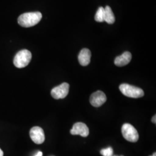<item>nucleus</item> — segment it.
Listing matches in <instances>:
<instances>
[{
	"mask_svg": "<svg viewBox=\"0 0 156 156\" xmlns=\"http://www.w3.org/2000/svg\"><path fill=\"white\" fill-rule=\"evenodd\" d=\"M30 136L31 139L36 144H42L45 141L44 131L42 128L38 126L34 127L30 129Z\"/></svg>",
	"mask_w": 156,
	"mask_h": 156,
	"instance_id": "nucleus-6",
	"label": "nucleus"
},
{
	"mask_svg": "<svg viewBox=\"0 0 156 156\" xmlns=\"http://www.w3.org/2000/svg\"><path fill=\"white\" fill-rule=\"evenodd\" d=\"M69 90V84L67 83H62L51 90V95L56 100L63 99L68 94Z\"/></svg>",
	"mask_w": 156,
	"mask_h": 156,
	"instance_id": "nucleus-5",
	"label": "nucleus"
},
{
	"mask_svg": "<svg viewBox=\"0 0 156 156\" xmlns=\"http://www.w3.org/2000/svg\"><path fill=\"white\" fill-rule=\"evenodd\" d=\"M112 156H117V155H112Z\"/></svg>",
	"mask_w": 156,
	"mask_h": 156,
	"instance_id": "nucleus-18",
	"label": "nucleus"
},
{
	"mask_svg": "<svg viewBox=\"0 0 156 156\" xmlns=\"http://www.w3.org/2000/svg\"><path fill=\"white\" fill-rule=\"evenodd\" d=\"M106 100L105 94L103 91L98 90L91 95L90 102L92 106L100 107L106 102Z\"/></svg>",
	"mask_w": 156,
	"mask_h": 156,
	"instance_id": "nucleus-7",
	"label": "nucleus"
},
{
	"mask_svg": "<svg viewBox=\"0 0 156 156\" xmlns=\"http://www.w3.org/2000/svg\"><path fill=\"white\" fill-rule=\"evenodd\" d=\"M70 133L73 135H79L83 137H87L89 135V129L86 124L78 122L73 124Z\"/></svg>",
	"mask_w": 156,
	"mask_h": 156,
	"instance_id": "nucleus-8",
	"label": "nucleus"
},
{
	"mask_svg": "<svg viewBox=\"0 0 156 156\" xmlns=\"http://www.w3.org/2000/svg\"><path fill=\"white\" fill-rule=\"evenodd\" d=\"M42 155H43V153L42 151H38V153L35 156H42Z\"/></svg>",
	"mask_w": 156,
	"mask_h": 156,
	"instance_id": "nucleus-15",
	"label": "nucleus"
},
{
	"mask_svg": "<svg viewBox=\"0 0 156 156\" xmlns=\"http://www.w3.org/2000/svg\"><path fill=\"white\" fill-rule=\"evenodd\" d=\"M156 115H154L153 117H152V119H151V121H152V122L153 123H154V124H156Z\"/></svg>",
	"mask_w": 156,
	"mask_h": 156,
	"instance_id": "nucleus-14",
	"label": "nucleus"
},
{
	"mask_svg": "<svg viewBox=\"0 0 156 156\" xmlns=\"http://www.w3.org/2000/svg\"><path fill=\"white\" fill-rule=\"evenodd\" d=\"M119 89L123 95L130 98H138L144 95V91L142 89L128 84H122Z\"/></svg>",
	"mask_w": 156,
	"mask_h": 156,
	"instance_id": "nucleus-3",
	"label": "nucleus"
},
{
	"mask_svg": "<svg viewBox=\"0 0 156 156\" xmlns=\"http://www.w3.org/2000/svg\"><path fill=\"white\" fill-rule=\"evenodd\" d=\"M101 154L103 156H112L113 155V151L111 147L103 149L100 151Z\"/></svg>",
	"mask_w": 156,
	"mask_h": 156,
	"instance_id": "nucleus-13",
	"label": "nucleus"
},
{
	"mask_svg": "<svg viewBox=\"0 0 156 156\" xmlns=\"http://www.w3.org/2000/svg\"><path fill=\"white\" fill-rule=\"evenodd\" d=\"M91 51L87 48H84L80 51L79 56L78 60L80 64L82 66H87L90 62L91 59Z\"/></svg>",
	"mask_w": 156,
	"mask_h": 156,
	"instance_id": "nucleus-10",
	"label": "nucleus"
},
{
	"mask_svg": "<svg viewBox=\"0 0 156 156\" xmlns=\"http://www.w3.org/2000/svg\"><path fill=\"white\" fill-rule=\"evenodd\" d=\"M104 22L110 24L115 22V17L109 6H106L104 8Z\"/></svg>",
	"mask_w": 156,
	"mask_h": 156,
	"instance_id": "nucleus-11",
	"label": "nucleus"
},
{
	"mask_svg": "<svg viewBox=\"0 0 156 156\" xmlns=\"http://www.w3.org/2000/svg\"><path fill=\"white\" fill-rule=\"evenodd\" d=\"M4 156V153H3V151H2L0 149V156Z\"/></svg>",
	"mask_w": 156,
	"mask_h": 156,
	"instance_id": "nucleus-16",
	"label": "nucleus"
},
{
	"mask_svg": "<svg viewBox=\"0 0 156 156\" xmlns=\"http://www.w3.org/2000/svg\"><path fill=\"white\" fill-rule=\"evenodd\" d=\"M42 15L39 12L24 13L18 17V23L23 27H31L41 21Z\"/></svg>",
	"mask_w": 156,
	"mask_h": 156,
	"instance_id": "nucleus-1",
	"label": "nucleus"
},
{
	"mask_svg": "<svg viewBox=\"0 0 156 156\" xmlns=\"http://www.w3.org/2000/svg\"><path fill=\"white\" fill-rule=\"evenodd\" d=\"M31 58V53L29 50L23 49L17 53L13 59V64L17 68H22L28 66Z\"/></svg>",
	"mask_w": 156,
	"mask_h": 156,
	"instance_id": "nucleus-2",
	"label": "nucleus"
},
{
	"mask_svg": "<svg viewBox=\"0 0 156 156\" xmlns=\"http://www.w3.org/2000/svg\"><path fill=\"white\" fill-rule=\"evenodd\" d=\"M122 133L125 140L131 142H136L139 140V134L133 126L130 124H124L122 127Z\"/></svg>",
	"mask_w": 156,
	"mask_h": 156,
	"instance_id": "nucleus-4",
	"label": "nucleus"
},
{
	"mask_svg": "<svg viewBox=\"0 0 156 156\" xmlns=\"http://www.w3.org/2000/svg\"><path fill=\"white\" fill-rule=\"evenodd\" d=\"M156 156V153H153V155H152V156Z\"/></svg>",
	"mask_w": 156,
	"mask_h": 156,
	"instance_id": "nucleus-17",
	"label": "nucleus"
},
{
	"mask_svg": "<svg viewBox=\"0 0 156 156\" xmlns=\"http://www.w3.org/2000/svg\"><path fill=\"white\" fill-rule=\"evenodd\" d=\"M95 20L97 22H104V8L103 7L101 6L98 9L95 15Z\"/></svg>",
	"mask_w": 156,
	"mask_h": 156,
	"instance_id": "nucleus-12",
	"label": "nucleus"
},
{
	"mask_svg": "<svg viewBox=\"0 0 156 156\" xmlns=\"http://www.w3.org/2000/svg\"><path fill=\"white\" fill-rule=\"evenodd\" d=\"M132 55L130 52L125 51L120 56H117L115 60V64L117 67H123L131 62Z\"/></svg>",
	"mask_w": 156,
	"mask_h": 156,
	"instance_id": "nucleus-9",
	"label": "nucleus"
}]
</instances>
